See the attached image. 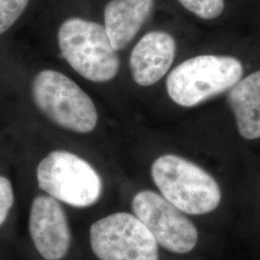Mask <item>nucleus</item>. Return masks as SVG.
Masks as SVG:
<instances>
[{
  "label": "nucleus",
  "mask_w": 260,
  "mask_h": 260,
  "mask_svg": "<svg viewBox=\"0 0 260 260\" xmlns=\"http://www.w3.org/2000/svg\"><path fill=\"white\" fill-rule=\"evenodd\" d=\"M32 93L38 108L63 128L89 133L98 124L99 116L92 99L59 72H41L33 81Z\"/></svg>",
  "instance_id": "20e7f679"
},
{
  "label": "nucleus",
  "mask_w": 260,
  "mask_h": 260,
  "mask_svg": "<svg viewBox=\"0 0 260 260\" xmlns=\"http://www.w3.org/2000/svg\"><path fill=\"white\" fill-rule=\"evenodd\" d=\"M28 2L29 0H0V35L19 19Z\"/></svg>",
  "instance_id": "ddd939ff"
},
{
  "label": "nucleus",
  "mask_w": 260,
  "mask_h": 260,
  "mask_svg": "<svg viewBox=\"0 0 260 260\" xmlns=\"http://www.w3.org/2000/svg\"><path fill=\"white\" fill-rule=\"evenodd\" d=\"M176 41L167 32L147 33L133 48L130 70L140 86H151L166 75L176 56Z\"/></svg>",
  "instance_id": "1a4fd4ad"
},
{
  "label": "nucleus",
  "mask_w": 260,
  "mask_h": 260,
  "mask_svg": "<svg viewBox=\"0 0 260 260\" xmlns=\"http://www.w3.org/2000/svg\"><path fill=\"white\" fill-rule=\"evenodd\" d=\"M241 62L231 56L201 55L177 66L166 81L169 96L183 107H194L232 89L241 79Z\"/></svg>",
  "instance_id": "f03ea898"
},
{
  "label": "nucleus",
  "mask_w": 260,
  "mask_h": 260,
  "mask_svg": "<svg viewBox=\"0 0 260 260\" xmlns=\"http://www.w3.org/2000/svg\"><path fill=\"white\" fill-rule=\"evenodd\" d=\"M132 209L164 249L187 253L195 248L199 237L195 225L163 196L141 191L133 198Z\"/></svg>",
  "instance_id": "0eeeda50"
},
{
  "label": "nucleus",
  "mask_w": 260,
  "mask_h": 260,
  "mask_svg": "<svg viewBox=\"0 0 260 260\" xmlns=\"http://www.w3.org/2000/svg\"><path fill=\"white\" fill-rule=\"evenodd\" d=\"M29 231L39 253L46 260H61L71 246L72 235L65 211L50 196H38L31 205Z\"/></svg>",
  "instance_id": "6e6552de"
},
{
  "label": "nucleus",
  "mask_w": 260,
  "mask_h": 260,
  "mask_svg": "<svg viewBox=\"0 0 260 260\" xmlns=\"http://www.w3.org/2000/svg\"><path fill=\"white\" fill-rule=\"evenodd\" d=\"M154 0H111L104 10V28L112 47L119 51L135 38L149 19Z\"/></svg>",
  "instance_id": "9d476101"
},
{
  "label": "nucleus",
  "mask_w": 260,
  "mask_h": 260,
  "mask_svg": "<svg viewBox=\"0 0 260 260\" xmlns=\"http://www.w3.org/2000/svg\"><path fill=\"white\" fill-rule=\"evenodd\" d=\"M39 187L74 207L95 204L103 192L102 178L86 160L65 150H55L44 158L37 168Z\"/></svg>",
  "instance_id": "39448f33"
},
{
  "label": "nucleus",
  "mask_w": 260,
  "mask_h": 260,
  "mask_svg": "<svg viewBox=\"0 0 260 260\" xmlns=\"http://www.w3.org/2000/svg\"><path fill=\"white\" fill-rule=\"evenodd\" d=\"M228 100L242 137L260 138V71L240 79L231 89Z\"/></svg>",
  "instance_id": "9b49d317"
},
{
  "label": "nucleus",
  "mask_w": 260,
  "mask_h": 260,
  "mask_svg": "<svg viewBox=\"0 0 260 260\" xmlns=\"http://www.w3.org/2000/svg\"><path fill=\"white\" fill-rule=\"evenodd\" d=\"M179 3L199 18L214 19L220 17L224 9L223 0H178Z\"/></svg>",
  "instance_id": "f8f14e48"
},
{
  "label": "nucleus",
  "mask_w": 260,
  "mask_h": 260,
  "mask_svg": "<svg viewBox=\"0 0 260 260\" xmlns=\"http://www.w3.org/2000/svg\"><path fill=\"white\" fill-rule=\"evenodd\" d=\"M58 42L67 62L84 78L103 83L118 74L119 57L100 23L78 18L67 19L59 29Z\"/></svg>",
  "instance_id": "7ed1b4c3"
},
{
  "label": "nucleus",
  "mask_w": 260,
  "mask_h": 260,
  "mask_svg": "<svg viewBox=\"0 0 260 260\" xmlns=\"http://www.w3.org/2000/svg\"><path fill=\"white\" fill-rule=\"evenodd\" d=\"M14 204L13 187L8 178L0 176V226L5 222Z\"/></svg>",
  "instance_id": "4468645a"
},
{
  "label": "nucleus",
  "mask_w": 260,
  "mask_h": 260,
  "mask_svg": "<svg viewBox=\"0 0 260 260\" xmlns=\"http://www.w3.org/2000/svg\"><path fill=\"white\" fill-rule=\"evenodd\" d=\"M151 177L162 196L181 212L209 213L221 202L217 181L185 158L175 154L158 157L151 166Z\"/></svg>",
  "instance_id": "f257e3e1"
},
{
  "label": "nucleus",
  "mask_w": 260,
  "mask_h": 260,
  "mask_svg": "<svg viewBox=\"0 0 260 260\" xmlns=\"http://www.w3.org/2000/svg\"><path fill=\"white\" fill-rule=\"evenodd\" d=\"M90 242L101 260H159L155 238L132 214H111L94 222Z\"/></svg>",
  "instance_id": "423d86ee"
}]
</instances>
